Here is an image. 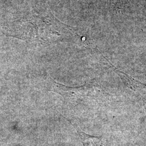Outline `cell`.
Returning a JSON list of instances; mask_svg holds the SVG:
<instances>
[{
  "instance_id": "cell-1",
  "label": "cell",
  "mask_w": 146,
  "mask_h": 146,
  "mask_svg": "<svg viewBox=\"0 0 146 146\" xmlns=\"http://www.w3.org/2000/svg\"><path fill=\"white\" fill-rule=\"evenodd\" d=\"M78 133L84 146H104L101 137L89 135L82 131Z\"/></svg>"
}]
</instances>
